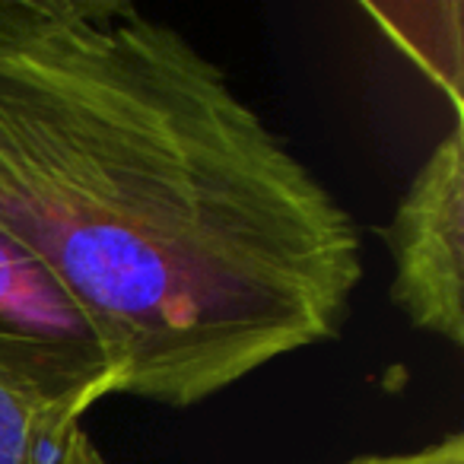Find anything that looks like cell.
<instances>
[{
    "instance_id": "cell-5",
    "label": "cell",
    "mask_w": 464,
    "mask_h": 464,
    "mask_svg": "<svg viewBox=\"0 0 464 464\" xmlns=\"http://www.w3.org/2000/svg\"><path fill=\"white\" fill-rule=\"evenodd\" d=\"M362 14L394 42L401 54L426 73L445 96L451 118L464 115V7L458 0H413V4H362Z\"/></svg>"
},
{
    "instance_id": "cell-4",
    "label": "cell",
    "mask_w": 464,
    "mask_h": 464,
    "mask_svg": "<svg viewBox=\"0 0 464 464\" xmlns=\"http://www.w3.org/2000/svg\"><path fill=\"white\" fill-rule=\"evenodd\" d=\"M99 394L0 347V464H71Z\"/></svg>"
},
{
    "instance_id": "cell-6",
    "label": "cell",
    "mask_w": 464,
    "mask_h": 464,
    "mask_svg": "<svg viewBox=\"0 0 464 464\" xmlns=\"http://www.w3.org/2000/svg\"><path fill=\"white\" fill-rule=\"evenodd\" d=\"M341 464H464V436L449 432V436L423 445V449L392 451V455H360Z\"/></svg>"
},
{
    "instance_id": "cell-3",
    "label": "cell",
    "mask_w": 464,
    "mask_h": 464,
    "mask_svg": "<svg viewBox=\"0 0 464 464\" xmlns=\"http://www.w3.org/2000/svg\"><path fill=\"white\" fill-rule=\"evenodd\" d=\"M0 347L42 362L99 398L115 394V372L92 324L33 252L0 229Z\"/></svg>"
},
{
    "instance_id": "cell-2",
    "label": "cell",
    "mask_w": 464,
    "mask_h": 464,
    "mask_svg": "<svg viewBox=\"0 0 464 464\" xmlns=\"http://www.w3.org/2000/svg\"><path fill=\"white\" fill-rule=\"evenodd\" d=\"M464 121L432 147L382 229L394 261L392 299L413 328L464 343Z\"/></svg>"
},
{
    "instance_id": "cell-1",
    "label": "cell",
    "mask_w": 464,
    "mask_h": 464,
    "mask_svg": "<svg viewBox=\"0 0 464 464\" xmlns=\"http://www.w3.org/2000/svg\"><path fill=\"white\" fill-rule=\"evenodd\" d=\"M0 229L92 324L115 394L175 411L334 341L362 280L328 188L118 0H0Z\"/></svg>"
},
{
    "instance_id": "cell-7",
    "label": "cell",
    "mask_w": 464,
    "mask_h": 464,
    "mask_svg": "<svg viewBox=\"0 0 464 464\" xmlns=\"http://www.w3.org/2000/svg\"><path fill=\"white\" fill-rule=\"evenodd\" d=\"M71 464H109L102 458V451L92 445V439L83 432V439H80V445H77V451H73V461Z\"/></svg>"
}]
</instances>
